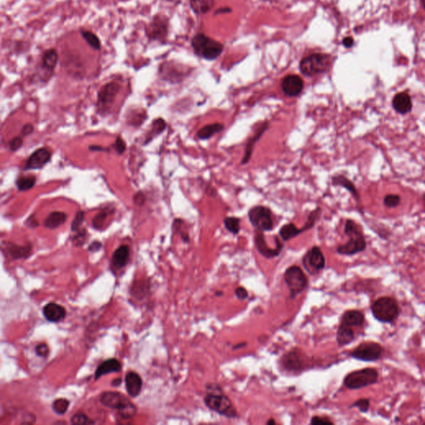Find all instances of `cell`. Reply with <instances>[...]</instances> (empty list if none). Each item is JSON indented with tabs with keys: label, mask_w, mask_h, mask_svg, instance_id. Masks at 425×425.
<instances>
[{
	"label": "cell",
	"mask_w": 425,
	"mask_h": 425,
	"mask_svg": "<svg viewBox=\"0 0 425 425\" xmlns=\"http://www.w3.org/2000/svg\"><path fill=\"white\" fill-rule=\"evenodd\" d=\"M392 104L394 110L399 114H407L412 110V101L407 93H399L394 96Z\"/></svg>",
	"instance_id": "cell-21"
},
{
	"label": "cell",
	"mask_w": 425,
	"mask_h": 425,
	"mask_svg": "<svg viewBox=\"0 0 425 425\" xmlns=\"http://www.w3.org/2000/svg\"><path fill=\"white\" fill-rule=\"evenodd\" d=\"M365 323V315L363 312L358 310H350L346 311L342 315L341 324L345 326H361Z\"/></svg>",
	"instance_id": "cell-25"
},
{
	"label": "cell",
	"mask_w": 425,
	"mask_h": 425,
	"mask_svg": "<svg viewBox=\"0 0 425 425\" xmlns=\"http://www.w3.org/2000/svg\"><path fill=\"white\" fill-rule=\"evenodd\" d=\"M114 147L118 154H121L125 152V150H126V144H125V142H124L123 140H122L121 137H117V141H116V143L114 145Z\"/></svg>",
	"instance_id": "cell-46"
},
{
	"label": "cell",
	"mask_w": 425,
	"mask_h": 425,
	"mask_svg": "<svg viewBox=\"0 0 425 425\" xmlns=\"http://www.w3.org/2000/svg\"><path fill=\"white\" fill-rule=\"evenodd\" d=\"M373 317L382 323H392L399 318L400 309L396 300L391 297L378 298L371 306Z\"/></svg>",
	"instance_id": "cell-3"
},
{
	"label": "cell",
	"mask_w": 425,
	"mask_h": 425,
	"mask_svg": "<svg viewBox=\"0 0 425 425\" xmlns=\"http://www.w3.org/2000/svg\"><path fill=\"white\" fill-rule=\"evenodd\" d=\"M71 423L73 424H93V423H95V422L93 419H91L86 414L83 413H77L72 417Z\"/></svg>",
	"instance_id": "cell-37"
},
{
	"label": "cell",
	"mask_w": 425,
	"mask_h": 425,
	"mask_svg": "<svg viewBox=\"0 0 425 425\" xmlns=\"http://www.w3.org/2000/svg\"><path fill=\"white\" fill-rule=\"evenodd\" d=\"M121 368H122L121 363L117 359L111 358V359L105 361L96 370L95 379L97 381V379H99L103 375L110 374V373L120 372Z\"/></svg>",
	"instance_id": "cell-23"
},
{
	"label": "cell",
	"mask_w": 425,
	"mask_h": 425,
	"mask_svg": "<svg viewBox=\"0 0 425 425\" xmlns=\"http://www.w3.org/2000/svg\"><path fill=\"white\" fill-rule=\"evenodd\" d=\"M169 30V20L165 16L157 14L146 28L148 38L153 41H165Z\"/></svg>",
	"instance_id": "cell-12"
},
{
	"label": "cell",
	"mask_w": 425,
	"mask_h": 425,
	"mask_svg": "<svg viewBox=\"0 0 425 425\" xmlns=\"http://www.w3.org/2000/svg\"><path fill=\"white\" fill-rule=\"evenodd\" d=\"M223 129H225L223 124H210V125H207V126L201 128L200 130L197 132V137H198V139L200 140L210 139L214 135L221 132L222 130H223Z\"/></svg>",
	"instance_id": "cell-29"
},
{
	"label": "cell",
	"mask_w": 425,
	"mask_h": 425,
	"mask_svg": "<svg viewBox=\"0 0 425 425\" xmlns=\"http://www.w3.org/2000/svg\"><path fill=\"white\" fill-rule=\"evenodd\" d=\"M354 340H355V332L351 329V327L341 324L337 333V341L338 346H347L349 344L354 342Z\"/></svg>",
	"instance_id": "cell-26"
},
{
	"label": "cell",
	"mask_w": 425,
	"mask_h": 425,
	"mask_svg": "<svg viewBox=\"0 0 425 425\" xmlns=\"http://www.w3.org/2000/svg\"><path fill=\"white\" fill-rule=\"evenodd\" d=\"M49 352H50V350H49V346L47 344L40 343L36 346L35 354L38 356L41 357V358H47L49 356Z\"/></svg>",
	"instance_id": "cell-43"
},
{
	"label": "cell",
	"mask_w": 425,
	"mask_h": 425,
	"mask_svg": "<svg viewBox=\"0 0 425 425\" xmlns=\"http://www.w3.org/2000/svg\"><path fill=\"white\" fill-rule=\"evenodd\" d=\"M305 266H309L310 269L320 271L326 266V259L319 247L311 248L303 258Z\"/></svg>",
	"instance_id": "cell-16"
},
{
	"label": "cell",
	"mask_w": 425,
	"mask_h": 425,
	"mask_svg": "<svg viewBox=\"0 0 425 425\" xmlns=\"http://www.w3.org/2000/svg\"><path fill=\"white\" fill-rule=\"evenodd\" d=\"M101 248H102V242H99V241H95L93 243H91L88 250L90 252H93V253H95V252L99 251Z\"/></svg>",
	"instance_id": "cell-50"
},
{
	"label": "cell",
	"mask_w": 425,
	"mask_h": 425,
	"mask_svg": "<svg viewBox=\"0 0 425 425\" xmlns=\"http://www.w3.org/2000/svg\"><path fill=\"white\" fill-rule=\"evenodd\" d=\"M51 152L46 148H40L29 156L25 164V170H38L49 163Z\"/></svg>",
	"instance_id": "cell-14"
},
{
	"label": "cell",
	"mask_w": 425,
	"mask_h": 425,
	"mask_svg": "<svg viewBox=\"0 0 425 425\" xmlns=\"http://www.w3.org/2000/svg\"><path fill=\"white\" fill-rule=\"evenodd\" d=\"M332 184L334 185H340L343 188H346V190L350 191L355 198H358L359 197V194L355 189V185H353L352 182L349 181L348 178L344 175H337V176L333 177Z\"/></svg>",
	"instance_id": "cell-31"
},
{
	"label": "cell",
	"mask_w": 425,
	"mask_h": 425,
	"mask_svg": "<svg viewBox=\"0 0 425 425\" xmlns=\"http://www.w3.org/2000/svg\"><path fill=\"white\" fill-rule=\"evenodd\" d=\"M84 216H85V214H84L83 211H79L76 214L75 218L73 219L72 225H71L72 231H77V230H79V228L81 227V225L83 222Z\"/></svg>",
	"instance_id": "cell-42"
},
{
	"label": "cell",
	"mask_w": 425,
	"mask_h": 425,
	"mask_svg": "<svg viewBox=\"0 0 425 425\" xmlns=\"http://www.w3.org/2000/svg\"><path fill=\"white\" fill-rule=\"evenodd\" d=\"M194 53L205 59L214 60L222 53L223 47L220 42L209 38L203 33H198L192 40Z\"/></svg>",
	"instance_id": "cell-5"
},
{
	"label": "cell",
	"mask_w": 425,
	"mask_h": 425,
	"mask_svg": "<svg viewBox=\"0 0 425 425\" xmlns=\"http://www.w3.org/2000/svg\"><path fill=\"white\" fill-rule=\"evenodd\" d=\"M165 127H166V123H165V121L163 119L160 118V119L155 120L152 124V129H151L152 130L149 134V136H148V137H150V138L148 139L146 142H149V141H151L153 137H155L157 135L163 132Z\"/></svg>",
	"instance_id": "cell-36"
},
{
	"label": "cell",
	"mask_w": 425,
	"mask_h": 425,
	"mask_svg": "<svg viewBox=\"0 0 425 425\" xmlns=\"http://www.w3.org/2000/svg\"><path fill=\"white\" fill-rule=\"evenodd\" d=\"M423 201H424V204H425V194H424V195H423Z\"/></svg>",
	"instance_id": "cell-57"
},
{
	"label": "cell",
	"mask_w": 425,
	"mask_h": 425,
	"mask_svg": "<svg viewBox=\"0 0 425 425\" xmlns=\"http://www.w3.org/2000/svg\"><path fill=\"white\" fill-rule=\"evenodd\" d=\"M350 408H357L359 409L360 411L362 413H366L369 410L370 408V399H360L355 401V403H353Z\"/></svg>",
	"instance_id": "cell-40"
},
{
	"label": "cell",
	"mask_w": 425,
	"mask_h": 425,
	"mask_svg": "<svg viewBox=\"0 0 425 425\" xmlns=\"http://www.w3.org/2000/svg\"><path fill=\"white\" fill-rule=\"evenodd\" d=\"M284 362L286 368L290 369V370H298L301 367L299 358L296 354H288L284 357Z\"/></svg>",
	"instance_id": "cell-38"
},
{
	"label": "cell",
	"mask_w": 425,
	"mask_h": 425,
	"mask_svg": "<svg viewBox=\"0 0 425 425\" xmlns=\"http://www.w3.org/2000/svg\"><path fill=\"white\" fill-rule=\"evenodd\" d=\"M330 63V56L322 53H316L305 57L301 61L300 71L303 75L312 77L326 72L329 69Z\"/></svg>",
	"instance_id": "cell-7"
},
{
	"label": "cell",
	"mask_w": 425,
	"mask_h": 425,
	"mask_svg": "<svg viewBox=\"0 0 425 425\" xmlns=\"http://www.w3.org/2000/svg\"><path fill=\"white\" fill-rule=\"evenodd\" d=\"M86 230H85V229L80 230V231L78 232V234H77V235H75L74 236V237H73V243H74V245H75V246H77V247L82 246V245L84 244V242H85V241H86Z\"/></svg>",
	"instance_id": "cell-44"
},
{
	"label": "cell",
	"mask_w": 425,
	"mask_h": 425,
	"mask_svg": "<svg viewBox=\"0 0 425 425\" xmlns=\"http://www.w3.org/2000/svg\"><path fill=\"white\" fill-rule=\"evenodd\" d=\"M168 1H170V2H176V1H178V0H168Z\"/></svg>",
	"instance_id": "cell-56"
},
{
	"label": "cell",
	"mask_w": 425,
	"mask_h": 425,
	"mask_svg": "<svg viewBox=\"0 0 425 425\" xmlns=\"http://www.w3.org/2000/svg\"><path fill=\"white\" fill-rule=\"evenodd\" d=\"M126 389L128 394L131 398H136L141 394L143 381L141 375L135 371H130L126 374Z\"/></svg>",
	"instance_id": "cell-20"
},
{
	"label": "cell",
	"mask_w": 425,
	"mask_h": 425,
	"mask_svg": "<svg viewBox=\"0 0 425 425\" xmlns=\"http://www.w3.org/2000/svg\"><path fill=\"white\" fill-rule=\"evenodd\" d=\"M345 234L348 236L350 239L345 244L337 248L338 254L342 255H355L366 249V239L358 228V225L354 221L350 219L346 221Z\"/></svg>",
	"instance_id": "cell-2"
},
{
	"label": "cell",
	"mask_w": 425,
	"mask_h": 425,
	"mask_svg": "<svg viewBox=\"0 0 425 425\" xmlns=\"http://www.w3.org/2000/svg\"><path fill=\"white\" fill-rule=\"evenodd\" d=\"M400 203V197L397 194H388L384 198V204L388 208H395Z\"/></svg>",
	"instance_id": "cell-39"
},
{
	"label": "cell",
	"mask_w": 425,
	"mask_h": 425,
	"mask_svg": "<svg viewBox=\"0 0 425 425\" xmlns=\"http://www.w3.org/2000/svg\"><path fill=\"white\" fill-rule=\"evenodd\" d=\"M275 239L276 242H277V247L275 249L269 248L266 244L264 234H263L262 231L258 230V233L255 235L256 248L258 249V251L265 258H275L277 256L279 255L280 253L282 252V249H283V244L280 242L279 239L278 238H276Z\"/></svg>",
	"instance_id": "cell-13"
},
{
	"label": "cell",
	"mask_w": 425,
	"mask_h": 425,
	"mask_svg": "<svg viewBox=\"0 0 425 425\" xmlns=\"http://www.w3.org/2000/svg\"><path fill=\"white\" fill-rule=\"evenodd\" d=\"M223 225L231 234H238L240 231V219L236 217H227L223 219Z\"/></svg>",
	"instance_id": "cell-33"
},
{
	"label": "cell",
	"mask_w": 425,
	"mask_h": 425,
	"mask_svg": "<svg viewBox=\"0 0 425 425\" xmlns=\"http://www.w3.org/2000/svg\"><path fill=\"white\" fill-rule=\"evenodd\" d=\"M384 349L381 344L376 342H364L357 346L350 353V356L362 362H376L381 358Z\"/></svg>",
	"instance_id": "cell-10"
},
{
	"label": "cell",
	"mask_w": 425,
	"mask_h": 425,
	"mask_svg": "<svg viewBox=\"0 0 425 425\" xmlns=\"http://www.w3.org/2000/svg\"><path fill=\"white\" fill-rule=\"evenodd\" d=\"M33 126H32L31 124H27L25 125L24 127H23L22 131H21V134L22 136H29V135L33 133Z\"/></svg>",
	"instance_id": "cell-51"
},
{
	"label": "cell",
	"mask_w": 425,
	"mask_h": 425,
	"mask_svg": "<svg viewBox=\"0 0 425 425\" xmlns=\"http://www.w3.org/2000/svg\"><path fill=\"white\" fill-rule=\"evenodd\" d=\"M58 61V54L56 49L47 50L42 57V68L47 73L53 74Z\"/></svg>",
	"instance_id": "cell-27"
},
{
	"label": "cell",
	"mask_w": 425,
	"mask_h": 425,
	"mask_svg": "<svg viewBox=\"0 0 425 425\" xmlns=\"http://www.w3.org/2000/svg\"><path fill=\"white\" fill-rule=\"evenodd\" d=\"M321 213H322V210L320 208L311 212V214L308 217V221L305 223L304 227L301 228V229H298L295 225H293L292 222L283 225L279 230V234L281 238H282V240H291L292 238H295V237L299 235L300 234H302L306 230L311 229L315 225L316 221L319 218Z\"/></svg>",
	"instance_id": "cell-11"
},
{
	"label": "cell",
	"mask_w": 425,
	"mask_h": 425,
	"mask_svg": "<svg viewBox=\"0 0 425 425\" xmlns=\"http://www.w3.org/2000/svg\"><path fill=\"white\" fill-rule=\"evenodd\" d=\"M23 143H24V141H23L22 137H15V138H13V139L10 141V144H9V149L11 150V151H17L18 149L22 147Z\"/></svg>",
	"instance_id": "cell-45"
},
{
	"label": "cell",
	"mask_w": 425,
	"mask_h": 425,
	"mask_svg": "<svg viewBox=\"0 0 425 425\" xmlns=\"http://www.w3.org/2000/svg\"><path fill=\"white\" fill-rule=\"evenodd\" d=\"M66 220V214L64 212H53L44 220V226L49 229H56L62 226Z\"/></svg>",
	"instance_id": "cell-28"
},
{
	"label": "cell",
	"mask_w": 425,
	"mask_h": 425,
	"mask_svg": "<svg viewBox=\"0 0 425 425\" xmlns=\"http://www.w3.org/2000/svg\"><path fill=\"white\" fill-rule=\"evenodd\" d=\"M249 219L254 228L262 232L271 231L273 219L270 209L262 205L252 208L249 211Z\"/></svg>",
	"instance_id": "cell-9"
},
{
	"label": "cell",
	"mask_w": 425,
	"mask_h": 425,
	"mask_svg": "<svg viewBox=\"0 0 425 425\" xmlns=\"http://www.w3.org/2000/svg\"><path fill=\"white\" fill-rule=\"evenodd\" d=\"M107 216L108 212L106 210H102L100 214H97L93 220V225L94 228L100 229V228L102 227V225H104V222L107 218Z\"/></svg>",
	"instance_id": "cell-41"
},
{
	"label": "cell",
	"mask_w": 425,
	"mask_h": 425,
	"mask_svg": "<svg viewBox=\"0 0 425 425\" xmlns=\"http://www.w3.org/2000/svg\"><path fill=\"white\" fill-rule=\"evenodd\" d=\"M218 386H215V390L209 391L205 397V406L210 410H213L217 414H221L227 418H235L237 411L233 406L231 400L229 397L221 392V390H217Z\"/></svg>",
	"instance_id": "cell-4"
},
{
	"label": "cell",
	"mask_w": 425,
	"mask_h": 425,
	"mask_svg": "<svg viewBox=\"0 0 425 425\" xmlns=\"http://www.w3.org/2000/svg\"><path fill=\"white\" fill-rule=\"evenodd\" d=\"M343 45L346 48H350L354 44V39L351 37H346L343 39Z\"/></svg>",
	"instance_id": "cell-52"
},
{
	"label": "cell",
	"mask_w": 425,
	"mask_h": 425,
	"mask_svg": "<svg viewBox=\"0 0 425 425\" xmlns=\"http://www.w3.org/2000/svg\"><path fill=\"white\" fill-rule=\"evenodd\" d=\"M120 92V85L117 82H109L101 89L98 94V104L106 107L113 103Z\"/></svg>",
	"instance_id": "cell-17"
},
{
	"label": "cell",
	"mask_w": 425,
	"mask_h": 425,
	"mask_svg": "<svg viewBox=\"0 0 425 425\" xmlns=\"http://www.w3.org/2000/svg\"><path fill=\"white\" fill-rule=\"evenodd\" d=\"M282 90L288 97H298L303 90V81L298 75H288L282 79Z\"/></svg>",
	"instance_id": "cell-15"
},
{
	"label": "cell",
	"mask_w": 425,
	"mask_h": 425,
	"mask_svg": "<svg viewBox=\"0 0 425 425\" xmlns=\"http://www.w3.org/2000/svg\"><path fill=\"white\" fill-rule=\"evenodd\" d=\"M269 122H265V123L262 124V126L258 130H257L255 134L248 141L247 146L245 147L244 155H243V158L241 161L242 165H246L250 161L256 142L260 139L262 135L264 134L266 129L269 128Z\"/></svg>",
	"instance_id": "cell-24"
},
{
	"label": "cell",
	"mask_w": 425,
	"mask_h": 425,
	"mask_svg": "<svg viewBox=\"0 0 425 425\" xmlns=\"http://www.w3.org/2000/svg\"><path fill=\"white\" fill-rule=\"evenodd\" d=\"M81 33H82V36L83 37L84 39L86 40L87 43L93 49H95V50H100L101 49V48H102V43H101V41H100L99 38L96 35L95 33H93V32L87 31V30H82Z\"/></svg>",
	"instance_id": "cell-34"
},
{
	"label": "cell",
	"mask_w": 425,
	"mask_h": 425,
	"mask_svg": "<svg viewBox=\"0 0 425 425\" xmlns=\"http://www.w3.org/2000/svg\"><path fill=\"white\" fill-rule=\"evenodd\" d=\"M311 424H333L331 421L327 419H324V418H320V417H313L311 420Z\"/></svg>",
	"instance_id": "cell-47"
},
{
	"label": "cell",
	"mask_w": 425,
	"mask_h": 425,
	"mask_svg": "<svg viewBox=\"0 0 425 425\" xmlns=\"http://www.w3.org/2000/svg\"><path fill=\"white\" fill-rule=\"evenodd\" d=\"M235 295L238 299L243 300L246 299L249 297V293H248L247 290L243 288V287H238V288L236 289Z\"/></svg>",
	"instance_id": "cell-48"
},
{
	"label": "cell",
	"mask_w": 425,
	"mask_h": 425,
	"mask_svg": "<svg viewBox=\"0 0 425 425\" xmlns=\"http://www.w3.org/2000/svg\"><path fill=\"white\" fill-rule=\"evenodd\" d=\"M284 281L291 293L292 298H295L304 291L308 284L306 276L302 269L298 266H292L286 269L284 273Z\"/></svg>",
	"instance_id": "cell-8"
},
{
	"label": "cell",
	"mask_w": 425,
	"mask_h": 425,
	"mask_svg": "<svg viewBox=\"0 0 425 425\" xmlns=\"http://www.w3.org/2000/svg\"><path fill=\"white\" fill-rule=\"evenodd\" d=\"M42 314L45 319L50 322H62L66 318V309L62 305L57 304L55 302H49L45 305L42 309Z\"/></svg>",
	"instance_id": "cell-19"
},
{
	"label": "cell",
	"mask_w": 425,
	"mask_h": 425,
	"mask_svg": "<svg viewBox=\"0 0 425 425\" xmlns=\"http://www.w3.org/2000/svg\"><path fill=\"white\" fill-rule=\"evenodd\" d=\"M100 402L106 407L117 410L121 419H130L137 414V409L134 404L119 392H103L100 396Z\"/></svg>",
	"instance_id": "cell-1"
},
{
	"label": "cell",
	"mask_w": 425,
	"mask_h": 425,
	"mask_svg": "<svg viewBox=\"0 0 425 425\" xmlns=\"http://www.w3.org/2000/svg\"><path fill=\"white\" fill-rule=\"evenodd\" d=\"M214 0H190V7L197 14H204L214 6Z\"/></svg>",
	"instance_id": "cell-30"
},
{
	"label": "cell",
	"mask_w": 425,
	"mask_h": 425,
	"mask_svg": "<svg viewBox=\"0 0 425 425\" xmlns=\"http://www.w3.org/2000/svg\"><path fill=\"white\" fill-rule=\"evenodd\" d=\"M69 406H70V402L69 399H65V398H58L53 401L52 408L55 414L58 415H63L69 410Z\"/></svg>",
	"instance_id": "cell-35"
},
{
	"label": "cell",
	"mask_w": 425,
	"mask_h": 425,
	"mask_svg": "<svg viewBox=\"0 0 425 425\" xmlns=\"http://www.w3.org/2000/svg\"><path fill=\"white\" fill-rule=\"evenodd\" d=\"M421 4H422L423 9H425V0H421Z\"/></svg>",
	"instance_id": "cell-55"
},
{
	"label": "cell",
	"mask_w": 425,
	"mask_h": 425,
	"mask_svg": "<svg viewBox=\"0 0 425 425\" xmlns=\"http://www.w3.org/2000/svg\"><path fill=\"white\" fill-rule=\"evenodd\" d=\"M378 378L376 369L365 368L349 373L344 379V385L350 390H359L376 384Z\"/></svg>",
	"instance_id": "cell-6"
},
{
	"label": "cell",
	"mask_w": 425,
	"mask_h": 425,
	"mask_svg": "<svg viewBox=\"0 0 425 425\" xmlns=\"http://www.w3.org/2000/svg\"><path fill=\"white\" fill-rule=\"evenodd\" d=\"M121 381H121V378H117V379H114V381L111 382V386H115V387L121 386Z\"/></svg>",
	"instance_id": "cell-53"
},
{
	"label": "cell",
	"mask_w": 425,
	"mask_h": 425,
	"mask_svg": "<svg viewBox=\"0 0 425 425\" xmlns=\"http://www.w3.org/2000/svg\"><path fill=\"white\" fill-rule=\"evenodd\" d=\"M145 201H146V198H145V195L141 192L137 193L134 196V202L136 205H143L145 204Z\"/></svg>",
	"instance_id": "cell-49"
},
{
	"label": "cell",
	"mask_w": 425,
	"mask_h": 425,
	"mask_svg": "<svg viewBox=\"0 0 425 425\" xmlns=\"http://www.w3.org/2000/svg\"><path fill=\"white\" fill-rule=\"evenodd\" d=\"M4 250H5L7 254L13 259V260H18V259H25L29 258L32 254V246L30 244L25 246H20L15 244L13 242H3Z\"/></svg>",
	"instance_id": "cell-18"
},
{
	"label": "cell",
	"mask_w": 425,
	"mask_h": 425,
	"mask_svg": "<svg viewBox=\"0 0 425 425\" xmlns=\"http://www.w3.org/2000/svg\"><path fill=\"white\" fill-rule=\"evenodd\" d=\"M36 177L30 175V176H22L16 181V185L20 191H27L35 185Z\"/></svg>",
	"instance_id": "cell-32"
},
{
	"label": "cell",
	"mask_w": 425,
	"mask_h": 425,
	"mask_svg": "<svg viewBox=\"0 0 425 425\" xmlns=\"http://www.w3.org/2000/svg\"><path fill=\"white\" fill-rule=\"evenodd\" d=\"M276 421L274 419H270V420L266 422V424H275Z\"/></svg>",
	"instance_id": "cell-54"
},
{
	"label": "cell",
	"mask_w": 425,
	"mask_h": 425,
	"mask_svg": "<svg viewBox=\"0 0 425 425\" xmlns=\"http://www.w3.org/2000/svg\"><path fill=\"white\" fill-rule=\"evenodd\" d=\"M130 259V248L127 245H121L113 254L111 266L115 269H122L126 266Z\"/></svg>",
	"instance_id": "cell-22"
}]
</instances>
